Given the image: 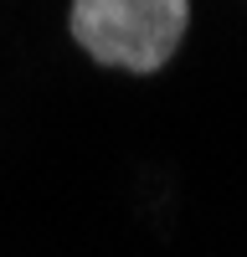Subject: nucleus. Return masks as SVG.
I'll return each instance as SVG.
<instances>
[{
	"label": "nucleus",
	"mask_w": 247,
	"mask_h": 257,
	"mask_svg": "<svg viewBox=\"0 0 247 257\" xmlns=\"http://www.w3.org/2000/svg\"><path fill=\"white\" fill-rule=\"evenodd\" d=\"M72 41L98 67L160 72L191 31V0H72Z\"/></svg>",
	"instance_id": "obj_1"
}]
</instances>
